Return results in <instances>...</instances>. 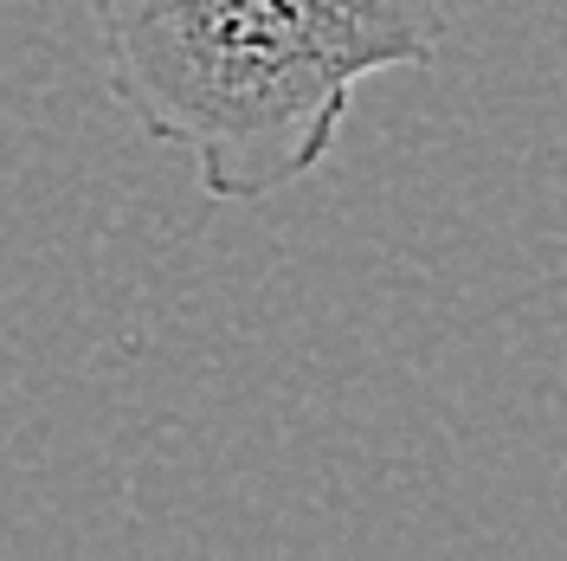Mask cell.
Here are the masks:
<instances>
[{
    "mask_svg": "<svg viewBox=\"0 0 567 561\" xmlns=\"http://www.w3.org/2000/svg\"><path fill=\"white\" fill-rule=\"evenodd\" d=\"M91 13L110 98L226 207L310 181L354 91L425 71L452 39L445 0H91Z\"/></svg>",
    "mask_w": 567,
    "mask_h": 561,
    "instance_id": "6da1fadb",
    "label": "cell"
}]
</instances>
